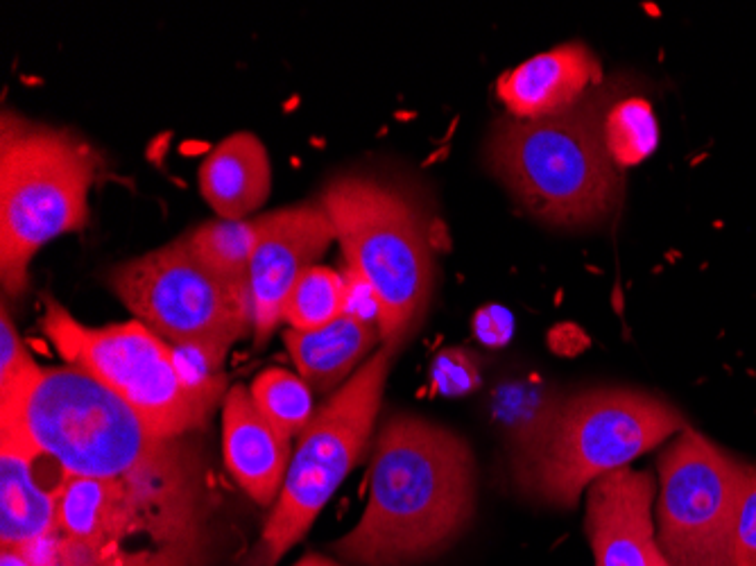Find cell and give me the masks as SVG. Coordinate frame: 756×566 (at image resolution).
Returning a JSON list of instances; mask_svg holds the SVG:
<instances>
[{
  "mask_svg": "<svg viewBox=\"0 0 756 566\" xmlns=\"http://www.w3.org/2000/svg\"><path fill=\"white\" fill-rule=\"evenodd\" d=\"M100 157L64 130L3 114L0 125V277L7 295L28 288L41 247L89 218Z\"/></svg>",
  "mask_w": 756,
  "mask_h": 566,
  "instance_id": "cell-5",
  "label": "cell"
},
{
  "mask_svg": "<svg viewBox=\"0 0 756 566\" xmlns=\"http://www.w3.org/2000/svg\"><path fill=\"white\" fill-rule=\"evenodd\" d=\"M605 145L618 168L637 166L657 148L655 111L643 98L616 100L605 116Z\"/></svg>",
  "mask_w": 756,
  "mask_h": 566,
  "instance_id": "cell-23",
  "label": "cell"
},
{
  "mask_svg": "<svg viewBox=\"0 0 756 566\" xmlns=\"http://www.w3.org/2000/svg\"><path fill=\"white\" fill-rule=\"evenodd\" d=\"M747 465L684 428L659 458L657 546L673 566H727Z\"/></svg>",
  "mask_w": 756,
  "mask_h": 566,
  "instance_id": "cell-11",
  "label": "cell"
},
{
  "mask_svg": "<svg viewBox=\"0 0 756 566\" xmlns=\"http://www.w3.org/2000/svg\"><path fill=\"white\" fill-rule=\"evenodd\" d=\"M41 367L34 363L30 351L16 333L10 315L3 308L0 315V406L12 403L23 392Z\"/></svg>",
  "mask_w": 756,
  "mask_h": 566,
  "instance_id": "cell-25",
  "label": "cell"
},
{
  "mask_svg": "<svg viewBox=\"0 0 756 566\" xmlns=\"http://www.w3.org/2000/svg\"><path fill=\"white\" fill-rule=\"evenodd\" d=\"M333 240L335 229L320 202L295 204L256 218V245L249 263L256 345L277 331L292 286L317 265Z\"/></svg>",
  "mask_w": 756,
  "mask_h": 566,
  "instance_id": "cell-12",
  "label": "cell"
},
{
  "mask_svg": "<svg viewBox=\"0 0 756 566\" xmlns=\"http://www.w3.org/2000/svg\"><path fill=\"white\" fill-rule=\"evenodd\" d=\"M200 191L222 220H243L270 197V154L252 132L227 136L202 161Z\"/></svg>",
  "mask_w": 756,
  "mask_h": 566,
  "instance_id": "cell-17",
  "label": "cell"
},
{
  "mask_svg": "<svg viewBox=\"0 0 756 566\" xmlns=\"http://www.w3.org/2000/svg\"><path fill=\"white\" fill-rule=\"evenodd\" d=\"M345 277V315L372 322L378 327V299L372 286L354 270L342 272Z\"/></svg>",
  "mask_w": 756,
  "mask_h": 566,
  "instance_id": "cell-28",
  "label": "cell"
},
{
  "mask_svg": "<svg viewBox=\"0 0 756 566\" xmlns=\"http://www.w3.org/2000/svg\"><path fill=\"white\" fill-rule=\"evenodd\" d=\"M200 476L186 449L125 480L71 476L57 530L71 566H202Z\"/></svg>",
  "mask_w": 756,
  "mask_h": 566,
  "instance_id": "cell-2",
  "label": "cell"
},
{
  "mask_svg": "<svg viewBox=\"0 0 756 566\" xmlns=\"http://www.w3.org/2000/svg\"><path fill=\"white\" fill-rule=\"evenodd\" d=\"M0 428L21 433L71 476L125 480L173 460L184 447L159 435L120 394L80 367H41L7 406Z\"/></svg>",
  "mask_w": 756,
  "mask_h": 566,
  "instance_id": "cell-4",
  "label": "cell"
},
{
  "mask_svg": "<svg viewBox=\"0 0 756 566\" xmlns=\"http://www.w3.org/2000/svg\"><path fill=\"white\" fill-rule=\"evenodd\" d=\"M598 82L596 55L582 44H566L501 75L498 98L514 118H541L575 105Z\"/></svg>",
  "mask_w": 756,
  "mask_h": 566,
  "instance_id": "cell-16",
  "label": "cell"
},
{
  "mask_svg": "<svg viewBox=\"0 0 756 566\" xmlns=\"http://www.w3.org/2000/svg\"><path fill=\"white\" fill-rule=\"evenodd\" d=\"M562 399L541 385H505L496 394V417L508 431L514 462L530 456L551 431Z\"/></svg>",
  "mask_w": 756,
  "mask_h": 566,
  "instance_id": "cell-20",
  "label": "cell"
},
{
  "mask_svg": "<svg viewBox=\"0 0 756 566\" xmlns=\"http://www.w3.org/2000/svg\"><path fill=\"white\" fill-rule=\"evenodd\" d=\"M390 347L367 360L299 435L286 483L247 566H274L302 542L365 451L388 381Z\"/></svg>",
  "mask_w": 756,
  "mask_h": 566,
  "instance_id": "cell-8",
  "label": "cell"
},
{
  "mask_svg": "<svg viewBox=\"0 0 756 566\" xmlns=\"http://www.w3.org/2000/svg\"><path fill=\"white\" fill-rule=\"evenodd\" d=\"M188 252L213 277L236 288H249V263L256 245V220L204 222L184 238Z\"/></svg>",
  "mask_w": 756,
  "mask_h": 566,
  "instance_id": "cell-19",
  "label": "cell"
},
{
  "mask_svg": "<svg viewBox=\"0 0 756 566\" xmlns=\"http://www.w3.org/2000/svg\"><path fill=\"white\" fill-rule=\"evenodd\" d=\"M41 329L66 365L87 370L109 385L159 435L175 440L209 419L213 406L184 383L173 345L143 322L84 327L48 297Z\"/></svg>",
  "mask_w": 756,
  "mask_h": 566,
  "instance_id": "cell-9",
  "label": "cell"
},
{
  "mask_svg": "<svg viewBox=\"0 0 756 566\" xmlns=\"http://www.w3.org/2000/svg\"><path fill=\"white\" fill-rule=\"evenodd\" d=\"M655 478L630 467L598 478L587 494V537L596 566H650L657 551L652 523Z\"/></svg>",
  "mask_w": 756,
  "mask_h": 566,
  "instance_id": "cell-13",
  "label": "cell"
},
{
  "mask_svg": "<svg viewBox=\"0 0 756 566\" xmlns=\"http://www.w3.org/2000/svg\"><path fill=\"white\" fill-rule=\"evenodd\" d=\"M295 566H342V564L333 562V560H329V557H324V555L313 553V555L302 557V560H299Z\"/></svg>",
  "mask_w": 756,
  "mask_h": 566,
  "instance_id": "cell-31",
  "label": "cell"
},
{
  "mask_svg": "<svg viewBox=\"0 0 756 566\" xmlns=\"http://www.w3.org/2000/svg\"><path fill=\"white\" fill-rule=\"evenodd\" d=\"M222 453L227 469L249 499L270 505L281 494L292 460L286 440L265 417L245 385H234L222 403Z\"/></svg>",
  "mask_w": 756,
  "mask_h": 566,
  "instance_id": "cell-15",
  "label": "cell"
},
{
  "mask_svg": "<svg viewBox=\"0 0 756 566\" xmlns=\"http://www.w3.org/2000/svg\"><path fill=\"white\" fill-rule=\"evenodd\" d=\"M345 315V277L326 265H313L292 286L283 304V322L295 331H315Z\"/></svg>",
  "mask_w": 756,
  "mask_h": 566,
  "instance_id": "cell-22",
  "label": "cell"
},
{
  "mask_svg": "<svg viewBox=\"0 0 756 566\" xmlns=\"http://www.w3.org/2000/svg\"><path fill=\"white\" fill-rule=\"evenodd\" d=\"M249 394L256 408L268 417V422L292 442L299 437L315 417L313 388L302 376L281 367H270L261 372L249 385Z\"/></svg>",
  "mask_w": 756,
  "mask_h": 566,
  "instance_id": "cell-21",
  "label": "cell"
},
{
  "mask_svg": "<svg viewBox=\"0 0 756 566\" xmlns=\"http://www.w3.org/2000/svg\"><path fill=\"white\" fill-rule=\"evenodd\" d=\"M283 342L299 376L313 390L331 392L363 367L360 363L381 342V333L372 322L342 315L315 331L288 329Z\"/></svg>",
  "mask_w": 756,
  "mask_h": 566,
  "instance_id": "cell-18",
  "label": "cell"
},
{
  "mask_svg": "<svg viewBox=\"0 0 756 566\" xmlns=\"http://www.w3.org/2000/svg\"><path fill=\"white\" fill-rule=\"evenodd\" d=\"M0 566H34L19 546H0Z\"/></svg>",
  "mask_w": 756,
  "mask_h": 566,
  "instance_id": "cell-30",
  "label": "cell"
},
{
  "mask_svg": "<svg viewBox=\"0 0 756 566\" xmlns=\"http://www.w3.org/2000/svg\"><path fill=\"white\" fill-rule=\"evenodd\" d=\"M109 283L127 311L170 345L209 342L231 349L254 333L249 288L213 277L184 238L118 265Z\"/></svg>",
  "mask_w": 756,
  "mask_h": 566,
  "instance_id": "cell-10",
  "label": "cell"
},
{
  "mask_svg": "<svg viewBox=\"0 0 756 566\" xmlns=\"http://www.w3.org/2000/svg\"><path fill=\"white\" fill-rule=\"evenodd\" d=\"M71 474L21 433L0 428V546H25L57 530Z\"/></svg>",
  "mask_w": 756,
  "mask_h": 566,
  "instance_id": "cell-14",
  "label": "cell"
},
{
  "mask_svg": "<svg viewBox=\"0 0 756 566\" xmlns=\"http://www.w3.org/2000/svg\"><path fill=\"white\" fill-rule=\"evenodd\" d=\"M320 204L329 213L347 268L378 299V333L394 349L422 315L431 293L433 252L428 225L406 193L381 179L340 175L326 184Z\"/></svg>",
  "mask_w": 756,
  "mask_h": 566,
  "instance_id": "cell-6",
  "label": "cell"
},
{
  "mask_svg": "<svg viewBox=\"0 0 756 566\" xmlns=\"http://www.w3.org/2000/svg\"><path fill=\"white\" fill-rule=\"evenodd\" d=\"M727 566H756V465H747Z\"/></svg>",
  "mask_w": 756,
  "mask_h": 566,
  "instance_id": "cell-26",
  "label": "cell"
},
{
  "mask_svg": "<svg viewBox=\"0 0 756 566\" xmlns=\"http://www.w3.org/2000/svg\"><path fill=\"white\" fill-rule=\"evenodd\" d=\"M474 510L469 444L422 417L397 415L378 433L363 517L333 548L356 566H412L446 551Z\"/></svg>",
  "mask_w": 756,
  "mask_h": 566,
  "instance_id": "cell-1",
  "label": "cell"
},
{
  "mask_svg": "<svg viewBox=\"0 0 756 566\" xmlns=\"http://www.w3.org/2000/svg\"><path fill=\"white\" fill-rule=\"evenodd\" d=\"M650 566H673V564H670V562L666 560V555H664V553H661V551H659V546H657V551H655V553H652Z\"/></svg>",
  "mask_w": 756,
  "mask_h": 566,
  "instance_id": "cell-32",
  "label": "cell"
},
{
  "mask_svg": "<svg viewBox=\"0 0 756 566\" xmlns=\"http://www.w3.org/2000/svg\"><path fill=\"white\" fill-rule=\"evenodd\" d=\"M476 333L485 345H503L512 333V317L498 306H489L476 317Z\"/></svg>",
  "mask_w": 756,
  "mask_h": 566,
  "instance_id": "cell-29",
  "label": "cell"
},
{
  "mask_svg": "<svg viewBox=\"0 0 756 566\" xmlns=\"http://www.w3.org/2000/svg\"><path fill=\"white\" fill-rule=\"evenodd\" d=\"M478 365L460 349H446L433 363V388L446 397H458L478 388Z\"/></svg>",
  "mask_w": 756,
  "mask_h": 566,
  "instance_id": "cell-27",
  "label": "cell"
},
{
  "mask_svg": "<svg viewBox=\"0 0 756 566\" xmlns=\"http://www.w3.org/2000/svg\"><path fill=\"white\" fill-rule=\"evenodd\" d=\"M612 89L591 91L557 114L498 120L489 166L523 209L555 225L607 220L623 197V179L605 145Z\"/></svg>",
  "mask_w": 756,
  "mask_h": 566,
  "instance_id": "cell-3",
  "label": "cell"
},
{
  "mask_svg": "<svg viewBox=\"0 0 756 566\" xmlns=\"http://www.w3.org/2000/svg\"><path fill=\"white\" fill-rule=\"evenodd\" d=\"M227 347L209 345V342H191V345H173V358L184 383L197 397L216 408L225 392V365Z\"/></svg>",
  "mask_w": 756,
  "mask_h": 566,
  "instance_id": "cell-24",
  "label": "cell"
},
{
  "mask_svg": "<svg viewBox=\"0 0 756 566\" xmlns=\"http://www.w3.org/2000/svg\"><path fill=\"white\" fill-rule=\"evenodd\" d=\"M686 428L668 401L634 390H589L562 403L544 442L514 462L523 492L553 508H573L598 478L630 467Z\"/></svg>",
  "mask_w": 756,
  "mask_h": 566,
  "instance_id": "cell-7",
  "label": "cell"
}]
</instances>
